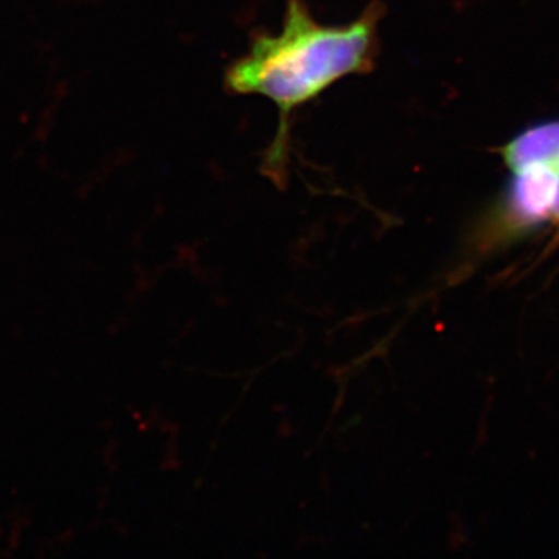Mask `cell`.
<instances>
[{"instance_id": "277c9868", "label": "cell", "mask_w": 559, "mask_h": 559, "mask_svg": "<svg viewBox=\"0 0 559 559\" xmlns=\"http://www.w3.org/2000/svg\"><path fill=\"white\" fill-rule=\"evenodd\" d=\"M555 215L559 219V182H558V194H557V204H555Z\"/></svg>"}, {"instance_id": "6da1fadb", "label": "cell", "mask_w": 559, "mask_h": 559, "mask_svg": "<svg viewBox=\"0 0 559 559\" xmlns=\"http://www.w3.org/2000/svg\"><path fill=\"white\" fill-rule=\"evenodd\" d=\"M381 3L371 2L355 21L322 24L305 0H288L278 33H260L248 53L226 69V90L274 103L278 128L264 156V175L285 178L289 160L290 119L348 76L374 68Z\"/></svg>"}, {"instance_id": "3957f363", "label": "cell", "mask_w": 559, "mask_h": 559, "mask_svg": "<svg viewBox=\"0 0 559 559\" xmlns=\"http://www.w3.org/2000/svg\"><path fill=\"white\" fill-rule=\"evenodd\" d=\"M506 160L514 171L540 164L559 168V123L533 128L513 140L506 148Z\"/></svg>"}, {"instance_id": "7a4b0ae2", "label": "cell", "mask_w": 559, "mask_h": 559, "mask_svg": "<svg viewBox=\"0 0 559 559\" xmlns=\"http://www.w3.org/2000/svg\"><path fill=\"white\" fill-rule=\"evenodd\" d=\"M559 168L555 165H533L516 171L510 193L511 216L520 223L535 224L555 212Z\"/></svg>"}]
</instances>
